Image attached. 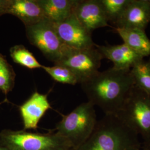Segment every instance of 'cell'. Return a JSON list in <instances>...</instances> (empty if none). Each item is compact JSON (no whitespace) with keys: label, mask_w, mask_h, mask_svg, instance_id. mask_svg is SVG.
Wrapping results in <instances>:
<instances>
[{"label":"cell","mask_w":150,"mask_h":150,"mask_svg":"<svg viewBox=\"0 0 150 150\" xmlns=\"http://www.w3.org/2000/svg\"><path fill=\"white\" fill-rule=\"evenodd\" d=\"M45 18L55 23L74 13L78 0H38Z\"/></svg>","instance_id":"cell-14"},{"label":"cell","mask_w":150,"mask_h":150,"mask_svg":"<svg viewBox=\"0 0 150 150\" xmlns=\"http://www.w3.org/2000/svg\"><path fill=\"white\" fill-rule=\"evenodd\" d=\"M0 150H7L6 147H5L4 146H2L1 145H0Z\"/></svg>","instance_id":"cell-23"},{"label":"cell","mask_w":150,"mask_h":150,"mask_svg":"<svg viewBox=\"0 0 150 150\" xmlns=\"http://www.w3.org/2000/svg\"><path fill=\"white\" fill-rule=\"evenodd\" d=\"M97 122L95 106L88 101L83 102L63 116L55 132L77 150L90 136Z\"/></svg>","instance_id":"cell-3"},{"label":"cell","mask_w":150,"mask_h":150,"mask_svg":"<svg viewBox=\"0 0 150 150\" xmlns=\"http://www.w3.org/2000/svg\"><path fill=\"white\" fill-rule=\"evenodd\" d=\"M88 101L99 107L105 115H117L134 86L130 70L112 67L98 72L81 83Z\"/></svg>","instance_id":"cell-1"},{"label":"cell","mask_w":150,"mask_h":150,"mask_svg":"<svg viewBox=\"0 0 150 150\" xmlns=\"http://www.w3.org/2000/svg\"><path fill=\"white\" fill-rule=\"evenodd\" d=\"M47 95L35 91L28 99L19 107L24 130L36 129L43 115L51 108Z\"/></svg>","instance_id":"cell-11"},{"label":"cell","mask_w":150,"mask_h":150,"mask_svg":"<svg viewBox=\"0 0 150 150\" xmlns=\"http://www.w3.org/2000/svg\"><path fill=\"white\" fill-rule=\"evenodd\" d=\"M141 150H147V149H145V148H144V147H143V148H142L141 149Z\"/></svg>","instance_id":"cell-24"},{"label":"cell","mask_w":150,"mask_h":150,"mask_svg":"<svg viewBox=\"0 0 150 150\" xmlns=\"http://www.w3.org/2000/svg\"><path fill=\"white\" fill-rule=\"evenodd\" d=\"M25 27L30 43L38 48L54 64L57 62L65 45L56 32L53 23L44 18L38 23Z\"/></svg>","instance_id":"cell-7"},{"label":"cell","mask_w":150,"mask_h":150,"mask_svg":"<svg viewBox=\"0 0 150 150\" xmlns=\"http://www.w3.org/2000/svg\"><path fill=\"white\" fill-rule=\"evenodd\" d=\"M150 22V0H131L115 28L145 31Z\"/></svg>","instance_id":"cell-10"},{"label":"cell","mask_w":150,"mask_h":150,"mask_svg":"<svg viewBox=\"0 0 150 150\" xmlns=\"http://www.w3.org/2000/svg\"><path fill=\"white\" fill-rule=\"evenodd\" d=\"M42 69L56 82L71 85L79 83V80L74 72L65 66L54 64L53 66L50 67L43 65Z\"/></svg>","instance_id":"cell-20"},{"label":"cell","mask_w":150,"mask_h":150,"mask_svg":"<svg viewBox=\"0 0 150 150\" xmlns=\"http://www.w3.org/2000/svg\"><path fill=\"white\" fill-rule=\"evenodd\" d=\"M16 73L6 57L0 54V90L7 96L15 86Z\"/></svg>","instance_id":"cell-18"},{"label":"cell","mask_w":150,"mask_h":150,"mask_svg":"<svg viewBox=\"0 0 150 150\" xmlns=\"http://www.w3.org/2000/svg\"><path fill=\"white\" fill-rule=\"evenodd\" d=\"M103 59L95 46L82 49L64 46L60 59L54 64L65 66L71 70L81 84L99 72Z\"/></svg>","instance_id":"cell-6"},{"label":"cell","mask_w":150,"mask_h":150,"mask_svg":"<svg viewBox=\"0 0 150 150\" xmlns=\"http://www.w3.org/2000/svg\"><path fill=\"white\" fill-rule=\"evenodd\" d=\"M10 54L13 61L30 70L40 69L42 64L38 61L34 55L23 45H18L12 47Z\"/></svg>","instance_id":"cell-17"},{"label":"cell","mask_w":150,"mask_h":150,"mask_svg":"<svg viewBox=\"0 0 150 150\" xmlns=\"http://www.w3.org/2000/svg\"><path fill=\"white\" fill-rule=\"evenodd\" d=\"M145 149L147 150H150V141L144 143V147Z\"/></svg>","instance_id":"cell-22"},{"label":"cell","mask_w":150,"mask_h":150,"mask_svg":"<svg viewBox=\"0 0 150 150\" xmlns=\"http://www.w3.org/2000/svg\"><path fill=\"white\" fill-rule=\"evenodd\" d=\"M52 23L65 46L77 49L90 48L95 46L92 33L81 23L74 13L62 21Z\"/></svg>","instance_id":"cell-8"},{"label":"cell","mask_w":150,"mask_h":150,"mask_svg":"<svg viewBox=\"0 0 150 150\" xmlns=\"http://www.w3.org/2000/svg\"><path fill=\"white\" fill-rule=\"evenodd\" d=\"M74 13L91 33L98 28L110 26L100 0H78Z\"/></svg>","instance_id":"cell-9"},{"label":"cell","mask_w":150,"mask_h":150,"mask_svg":"<svg viewBox=\"0 0 150 150\" xmlns=\"http://www.w3.org/2000/svg\"><path fill=\"white\" fill-rule=\"evenodd\" d=\"M149 61H150V59H149Z\"/></svg>","instance_id":"cell-25"},{"label":"cell","mask_w":150,"mask_h":150,"mask_svg":"<svg viewBox=\"0 0 150 150\" xmlns=\"http://www.w3.org/2000/svg\"><path fill=\"white\" fill-rule=\"evenodd\" d=\"M139 136L117 115L97 121L90 136L77 150H141Z\"/></svg>","instance_id":"cell-2"},{"label":"cell","mask_w":150,"mask_h":150,"mask_svg":"<svg viewBox=\"0 0 150 150\" xmlns=\"http://www.w3.org/2000/svg\"><path fill=\"white\" fill-rule=\"evenodd\" d=\"M7 14L17 17L25 26L35 24L45 18L38 0H10Z\"/></svg>","instance_id":"cell-13"},{"label":"cell","mask_w":150,"mask_h":150,"mask_svg":"<svg viewBox=\"0 0 150 150\" xmlns=\"http://www.w3.org/2000/svg\"><path fill=\"white\" fill-rule=\"evenodd\" d=\"M117 116L144 143L150 141V95L134 86Z\"/></svg>","instance_id":"cell-5"},{"label":"cell","mask_w":150,"mask_h":150,"mask_svg":"<svg viewBox=\"0 0 150 150\" xmlns=\"http://www.w3.org/2000/svg\"><path fill=\"white\" fill-rule=\"evenodd\" d=\"M123 43L144 58L150 57V40L145 31L134 28H115Z\"/></svg>","instance_id":"cell-15"},{"label":"cell","mask_w":150,"mask_h":150,"mask_svg":"<svg viewBox=\"0 0 150 150\" xmlns=\"http://www.w3.org/2000/svg\"><path fill=\"white\" fill-rule=\"evenodd\" d=\"M134 86L150 95V62L142 59L131 69Z\"/></svg>","instance_id":"cell-16"},{"label":"cell","mask_w":150,"mask_h":150,"mask_svg":"<svg viewBox=\"0 0 150 150\" xmlns=\"http://www.w3.org/2000/svg\"><path fill=\"white\" fill-rule=\"evenodd\" d=\"M108 23L115 25L122 16L131 0H100Z\"/></svg>","instance_id":"cell-19"},{"label":"cell","mask_w":150,"mask_h":150,"mask_svg":"<svg viewBox=\"0 0 150 150\" xmlns=\"http://www.w3.org/2000/svg\"><path fill=\"white\" fill-rule=\"evenodd\" d=\"M10 0H0V16L7 14Z\"/></svg>","instance_id":"cell-21"},{"label":"cell","mask_w":150,"mask_h":150,"mask_svg":"<svg viewBox=\"0 0 150 150\" xmlns=\"http://www.w3.org/2000/svg\"><path fill=\"white\" fill-rule=\"evenodd\" d=\"M0 145L8 150H74L54 132L40 134L5 129L0 132Z\"/></svg>","instance_id":"cell-4"},{"label":"cell","mask_w":150,"mask_h":150,"mask_svg":"<svg viewBox=\"0 0 150 150\" xmlns=\"http://www.w3.org/2000/svg\"><path fill=\"white\" fill-rule=\"evenodd\" d=\"M95 46L103 59L111 61L113 68L116 70H130L134 64L144 59L125 43L115 45L95 44Z\"/></svg>","instance_id":"cell-12"}]
</instances>
